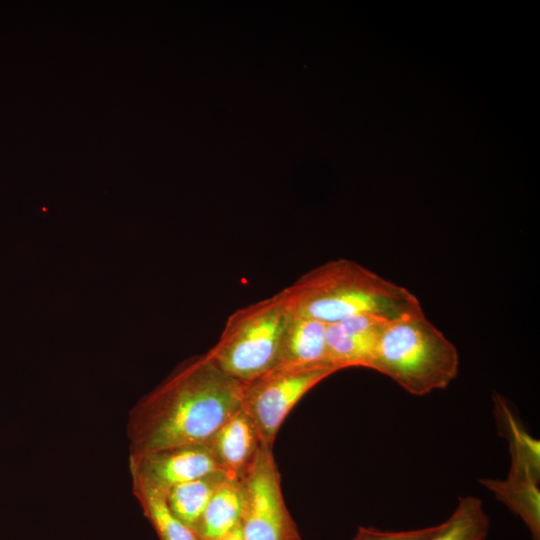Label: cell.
Segmentation results:
<instances>
[{
  "mask_svg": "<svg viewBox=\"0 0 540 540\" xmlns=\"http://www.w3.org/2000/svg\"><path fill=\"white\" fill-rule=\"evenodd\" d=\"M242 384L208 353L186 359L132 407L129 456L206 443L241 410Z\"/></svg>",
  "mask_w": 540,
  "mask_h": 540,
  "instance_id": "6da1fadb",
  "label": "cell"
},
{
  "mask_svg": "<svg viewBox=\"0 0 540 540\" xmlns=\"http://www.w3.org/2000/svg\"><path fill=\"white\" fill-rule=\"evenodd\" d=\"M282 291L290 311L326 324L364 314L392 320L422 308L405 287L345 258L306 272Z\"/></svg>",
  "mask_w": 540,
  "mask_h": 540,
  "instance_id": "7a4b0ae2",
  "label": "cell"
},
{
  "mask_svg": "<svg viewBox=\"0 0 540 540\" xmlns=\"http://www.w3.org/2000/svg\"><path fill=\"white\" fill-rule=\"evenodd\" d=\"M370 369L416 396L446 388L457 376L456 347L422 308L389 320L377 342Z\"/></svg>",
  "mask_w": 540,
  "mask_h": 540,
  "instance_id": "3957f363",
  "label": "cell"
},
{
  "mask_svg": "<svg viewBox=\"0 0 540 540\" xmlns=\"http://www.w3.org/2000/svg\"><path fill=\"white\" fill-rule=\"evenodd\" d=\"M289 314L283 291L234 311L216 344L207 352L228 375L240 382L274 368Z\"/></svg>",
  "mask_w": 540,
  "mask_h": 540,
  "instance_id": "277c9868",
  "label": "cell"
},
{
  "mask_svg": "<svg viewBox=\"0 0 540 540\" xmlns=\"http://www.w3.org/2000/svg\"><path fill=\"white\" fill-rule=\"evenodd\" d=\"M239 481L243 495L240 529L244 540H301L283 497L272 446L261 444Z\"/></svg>",
  "mask_w": 540,
  "mask_h": 540,
  "instance_id": "5b68a950",
  "label": "cell"
},
{
  "mask_svg": "<svg viewBox=\"0 0 540 540\" xmlns=\"http://www.w3.org/2000/svg\"><path fill=\"white\" fill-rule=\"evenodd\" d=\"M338 370L332 366L274 367L242 384L241 409L254 422L262 443L273 446L287 415L314 386Z\"/></svg>",
  "mask_w": 540,
  "mask_h": 540,
  "instance_id": "8992f818",
  "label": "cell"
},
{
  "mask_svg": "<svg viewBox=\"0 0 540 540\" xmlns=\"http://www.w3.org/2000/svg\"><path fill=\"white\" fill-rule=\"evenodd\" d=\"M130 475L166 493L183 482L222 472L207 443L173 446L129 456Z\"/></svg>",
  "mask_w": 540,
  "mask_h": 540,
  "instance_id": "52a82bcc",
  "label": "cell"
},
{
  "mask_svg": "<svg viewBox=\"0 0 540 540\" xmlns=\"http://www.w3.org/2000/svg\"><path fill=\"white\" fill-rule=\"evenodd\" d=\"M389 319L364 314L327 324L328 363L338 371L348 367L370 368L383 328Z\"/></svg>",
  "mask_w": 540,
  "mask_h": 540,
  "instance_id": "ba28073f",
  "label": "cell"
},
{
  "mask_svg": "<svg viewBox=\"0 0 540 540\" xmlns=\"http://www.w3.org/2000/svg\"><path fill=\"white\" fill-rule=\"evenodd\" d=\"M219 469L239 480L255 459L262 444L252 419L241 409L206 442Z\"/></svg>",
  "mask_w": 540,
  "mask_h": 540,
  "instance_id": "9c48e42d",
  "label": "cell"
},
{
  "mask_svg": "<svg viewBox=\"0 0 540 540\" xmlns=\"http://www.w3.org/2000/svg\"><path fill=\"white\" fill-rule=\"evenodd\" d=\"M326 327L320 320L289 310L275 367L331 366L327 361Z\"/></svg>",
  "mask_w": 540,
  "mask_h": 540,
  "instance_id": "30bf717a",
  "label": "cell"
},
{
  "mask_svg": "<svg viewBox=\"0 0 540 540\" xmlns=\"http://www.w3.org/2000/svg\"><path fill=\"white\" fill-rule=\"evenodd\" d=\"M539 476V473L523 464L511 463L507 479L480 480L482 485L523 520L532 540H540Z\"/></svg>",
  "mask_w": 540,
  "mask_h": 540,
  "instance_id": "8fae6325",
  "label": "cell"
},
{
  "mask_svg": "<svg viewBox=\"0 0 540 540\" xmlns=\"http://www.w3.org/2000/svg\"><path fill=\"white\" fill-rule=\"evenodd\" d=\"M242 513L240 481L226 478L212 495L194 529L197 540H220L240 526Z\"/></svg>",
  "mask_w": 540,
  "mask_h": 540,
  "instance_id": "7c38bea8",
  "label": "cell"
},
{
  "mask_svg": "<svg viewBox=\"0 0 540 540\" xmlns=\"http://www.w3.org/2000/svg\"><path fill=\"white\" fill-rule=\"evenodd\" d=\"M226 478L223 472H217L175 485L165 493L167 504L174 515L194 532L209 500Z\"/></svg>",
  "mask_w": 540,
  "mask_h": 540,
  "instance_id": "4fadbf2b",
  "label": "cell"
},
{
  "mask_svg": "<svg viewBox=\"0 0 540 540\" xmlns=\"http://www.w3.org/2000/svg\"><path fill=\"white\" fill-rule=\"evenodd\" d=\"M132 491L159 540H197L169 508L165 493L131 475Z\"/></svg>",
  "mask_w": 540,
  "mask_h": 540,
  "instance_id": "5bb4252c",
  "label": "cell"
},
{
  "mask_svg": "<svg viewBox=\"0 0 540 540\" xmlns=\"http://www.w3.org/2000/svg\"><path fill=\"white\" fill-rule=\"evenodd\" d=\"M489 527L482 501L474 496L460 497L453 513L429 540H485Z\"/></svg>",
  "mask_w": 540,
  "mask_h": 540,
  "instance_id": "9a60e30c",
  "label": "cell"
},
{
  "mask_svg": "<svg viewBox=\"0 0 540 540\" xmlns=\"http://www.w3.org/2000/svg\"><path fill=\"white\" fill-rule=\"evenodd\" d=\"M440 524L403 531H383L374 527H359L351 540H429L439 530Z\"/></svg>",
  "mask_w": 540,
  "mask_h": 540,
  "instance_id": "2e32d148",
  "label": "cell"
},
{
  "mask_svg": "<svg viewBox=\"0 0 540 540\" xmlns=\"http://www.w3.org/2000/svg\"><path fill=\"white\" fill-rule=\"evenodd\" d=\"M220 540H244L240 526L234 531H232L231 533H229L228 535L221 538Z\"/></svg>",
  "mask_w": 540,
  "mask_h": 540,
  "instance_id": "e0dca14e",
  "label": "cell"
}]
</instances>
